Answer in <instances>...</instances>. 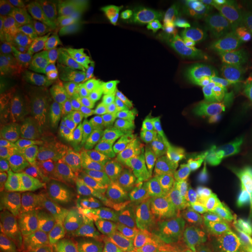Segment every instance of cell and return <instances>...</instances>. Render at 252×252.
Here are the masks:
<instances>
[{
	"label": "cell",
	"instance_id": "6125c7cd",
	"mask_svg": "<svg viewBox=\"0 0 252 252\" xmlns=\"http://www.w3.org/2000/svg\"><path fill=\"white\" fill-rule=\"evenodd\" d=\"M121 251H124V252H133L132 246H131V244H130L129 240H128V238H127L126 236H125V238H124V240H123V242H122Z\"/></svg>",
	"mask_w": 252,
	"mask_h": 252
},
{
	"label": "cell",
	"instance_id": "44dd1931",
	"mask_svg": "<svg viewBox=\"0 0 252 252\" xmlns=\"http://www.w3.org/2000/svg\"><path fill=\"white\" fill-rule=\"evenodd\" d=\"M125 90V85L113 64L98 73L91 86L88 101H97L113 95L116 91Z\"/></svg>",
	"mask_w": 252,
	"mask_h": 252
},
{
	"label": "cell",
	"instance_id": "d4e9b609",
	"mask_svg": "<svg viewBox=\"0 0 252 252\" xmlns=\"http://www.w3.org/2000/svg\"><path fill=\"white\" fill-rule=\"evenodd\" d=\"M38 63H44L48 67L58 73L65 81L77 74L65 51V48L53 49L43 52L37 56Z\"/></svg>",
	"mask_w": 252,
	"mask_h": 252
},
{
	"label": "cell",
	"instance_id": "e575fe53",
	"mask_svg": "<svg viewBox=\"0 0 252 252\" xmlns=\"http://www.w3.org/2000/svg\"><path fill=\"white\" fill-rule=\"evenodd\" d=\"M25 89L14 83L3 85L1 90V108L14 109L25 108Z\"/></svg>",
	"mask_w": 252,
	"mask_h": 252
},
{
	"label": "cell",
	"instance_id": "db71d44e",
	"mask_svg": "<svg viewBox=\"0 0 252 252\" xmlns=\"http://www.w3.org/2000/svg\"><path fill=\"white\" fill-rule=\"evenodd\" d=\"M232 192L252 210V192L247 189L241 182L235 179L232 183Z\"/></svg>",
	"mask_w": 252,
	"mask_h": 252
},
{
	"label": "cell",
	"instance_id": "ac0fdd59",
	"mask_svg": "<svg viewBox=\"0 0 252 252\" xmlns=\"http://www.w3.org/2000/svg\"><path fill=\"white\" fill-rule=\"evenodd\" d=\"M161 40L141 50L123 55L118 61V69L122 72L146 68L158 63L162 56Z\"/></svg>",
	"mask_w": 252,
	"mask_h": 252
},
{
	"label": "cell",
	"instance_id": "f907efd6",
	"mask_svg": "<svg viewBox=\"0 0 252 252\" xmlns=\"http://www.w3.org/2000/svg\"><path fill=\"white\" fill-rule=\"evenodd\" d=\"M126 236L132 246L133 252H155L153 248L145 240L140 229H137Z\"/></svg>",
	"mask_w": 252,
	"mask_h": 252
},
{
	"label": "cell",
	"instance_id": "6da1fadb",
	"mask_svg": "<svg viewBox=\"0 0 252 252\" xmlns=\"http://www.w3.org/2000/svg\"><path fill=\"white\" fill-rule=\"evenodd\" d=\"M92 180L71 181L61 189L60 215L65 235L78 252H87L99 221L100 196Z\"/></svg>",
	"mask_w": 252,
	"mask_h": 252
},
{
	"label": "cell",
	"instance_id": "f546056e",
	"mask_svg": "<svg viewBox=\"0 0 252 252\" xmlns=\"http://www.w3.org/2000/svg\"><path fill=\"white\" fill-rule=\"evenodd\" d=\"M204 165L205 162H201L198 159L185 156L176 162H172L170 165H167V168L180 187L191 177L201 171L204 168Z\"/></svg>",
	"mask_w": 252,
	"mask_h": 252
},
{
	"label": "cell",
	"instance_id": "bcb514c9",
	"mask_svg": "<svg viewBox=\"0 0 252 252\" xmlns=\"http://www.w3.org/2000/svg\"><path fill=\"white\" fill-rule=\"evenodd\" d=\"M11 33L0 32V76L1 81L4 85L10 84L11 81L9 80L8 68H7V51H8V43Z\"/></svg>",
	"mask_w": 252,
	"mask_h": 252
},
{
	"label": "cell",
	"instance_id": "7bdbcfd3",
	"mask_svg": "<svg viewBox=\"0 0 252 252\" xmlns=\"http://www.w3.org/2000/svg\"><path fill=\"white\" fill-rule=\"evenodd\" d=\"M160 221L166 229L167 234L170 237L189 229V220L174 215L169 212L163 211Z\"/></svg>",
	"mask_w": 252,
	"mask_h": 252
},
{
	"label": "cell",
	"instance_id": "680465c9",
	"mask_svg": "<svg viewBox=\"0 0 252 252\" xmlns=\"http://www.w3.org/2000/svg\"><path fill=\"white\" fill-rule=\"evenodd\" d=\"M164 252H183V251L179 242H177L173 237H170L164 246Z\"/></svg>",
	"mask_w": 252,
	"mask_h": 252
},
{
	"label": "cell",
	"instance_id": "681fc988",
	"mask_svg": "<svg viewBox=\"0 0 252 252\" xmlns=\"http://www.w3.org/2000/svg\"><path fill=\"white\" fill-rule=\"evenodd\" d=\"M19 3L30 15L52 16V12L47 3L42 0H19Z\"/></svg>",
	"mask_w": 252,
	"mask_h": 252
},
{
	"label": "cell",
	"instance_id": "9f6ffc18",
	"mask_svg": "<svg viewBox=\"0 0 252 252\" xmlns=\"http://www.w3.org/2000/svg\"><path fill=\"white\" fill-rule=\"evenodd\" d=\"M234 236L252 240V220L236 223L233 228Z\"/></svg>",
	"mask_w": 252,
	"mask_h": 252
},
{
	"label": "cell",
	"instance_id": "f5cc1de1",
	"mask_svg": "<svg viewBox=\"0 0 252 252\" xmlns=\"http://www.w3.org/2000/svg\"><path fill=\"white\" fill-rule=\"evenodd\" d=\"M112 140H115V138H114V135L112 134V132L110 131L109 127H98L95 130V132L91 136L88 148L93 149V147L100 144L102 142L112 141Z\"/></svg>",
	"mask_w": 252,
	"mask_h": 252
},
{
	"label": "cell",
	"instance_id": "ee69618b",
	"mask_svg": "<svg viewBox=\"0 0 252 252\" xmlns=\"http://www.w3.org/2000/svg\"><path fill=\"white\" fill-rule=\"evenodd\" d=\"M156 189L161 194H176L178 193L180 186L172 177L170 172L168 171L167 166L159 167Z\"/></svg>",
	"mask_w": 252,
	"mask_h": 252
},
{
	"label": "cell",
	"instance_id": "be15d7a7",
	"mask_svg": "<svg viewBox=\"0 0 252 252\" xmlns=\"http://www.w3.org/2000/svg\"><path fill=\"white\" fill-rule=\"evenodd\" d=\"M155 252H164V247H160Z\"/></svg>",
	"mask_w": 252,
	"mask_h": 252
},
{
	"label": "cell",
	"instance_id": "7a4b0ae2",
	"mask_svg": "<svg viewBox=\"0 0 252 252\" xmlns=\"http://www.w3.org/2000/svg\"><path fill=\"white\" fill-rule=\"evenodd\" d=\"M174 1H121L115 7L117 33L140 32L153 25L166 26L176 13Z\"/></svg>",
	"mask_w": 252,
	"mask_h": 252
},
{
	"label": "cell",
	"instance_id": "e0dca14e",
	"mask_svg": "<svg viewBox=\"0 0 252 252\" xmlns=\"http://www.w3.org/2000/svg\"><path fill=\"white\" fill-rule=\"evenodd\" d=\"M65 80L44 63H38L30 72L26 84L23 86L27 91H36L52 95L60 94Z\"/></svg>",
	"mask_w": 252,
	"mask_h": 252
},
{
	"label": "cell",
	"instance_id": "74e56055",
	"mask_svg": "<svg viewBox=\"0 0 252 252\" xmlns=\"http://www.w3.org/2000/svg\"><path fill=\"white\" fill-rule=\"evenodd\" d=\"M231 195H232V185L225 188L208 189L206 193L204 205L207 206L211 211L215 213L218 210L229 205Z\"/></svg>",
	"mask_w": 252,
	"mask_h": 252
},
{
	"label": "cell",
	"instance_id": "8992f818",
	"mask_svg": "<svg viewBox=\"0 0 252 252\" xmlns=\"http://www.w3.org/2000/svg\"><path fill=\"white\" fill-rule=\"evenodd\" d=\"M98 127L95 102L87 101L65 112L57 137L66 143L88 148L91 136Z\"/></svg>",
	"mask_w": 252,
	"mask_h": 252
},
{
	"label": "cell",
	"instance_id": "c3c4849f",
	"mask_svg": "<svg viewBox=\"0 0 252 252\" xmlns=\"http://www.w3.org/2000/svg\"><path fill=\"white\" fill-rule=\"evenodd\" d=\"M93 153L95 158L102 162H107L113 159L118 153V144L116 140L106 141L93 147Z\"/></svg>",
	"mask_w": 252,
	"mask_h": 252
},
{
	"label": "cell",
	"instance_id": "ba28073f",
	"mask_svg": "<svg viewBox=\"0 0 252 252\" xmlns=\"http://www.w3.org/2000/svg\"><path fill=\"white\" fill-rule=\"evenodd\" d=\"M45 153L54 164L76 173L96 174L107 165V162L97 160L93 153L57 141L46 145Z\"/></svg>",
	"mask_w": 252,
	"mask_h": 252
},
{
	"label": "cell",
	"instance_id": "277c9868",
	"mask_svg": "<svg viewBox=\"0 0 252 252\" xmlns=\"http://www.w3.org/2000/svg\"><path fill=\"white\" fill-rule=\"evenodd\" d=\"M118 153L120 157L131 163H147L155 167L167 164L171 157V144L146 138L141 135L115 127Z\"/></svg>",
	"mask_w": 252,
	"mask_h": 252
},
{
	"label": "cell",
	"instance_id": "5b68a950",
	"mask_svg": "<svg viewBox=\"0 0 252 252\" xmlns=\"http://www.w3.org/2000/svg\"><path fill=\"white\" fill-rule=\"evenodd\" d=\"M53 16L65 36L90 48L107 61L114 56L111 46L105 44L94 34L82 11L76 3L71 2L61 5L54 9Z\"/></svg>",
	"mask_w": 252,
	"mask_h": 252
},
{
	"label": "cell",
	"instance_id": "30bf717a",
	"mask_svg": "<svg viewBox=\"0 0 252 252\" xmlns=\"http://www.w3.org/2000/svg\"><path fill=\"white\" fill-rule=\"evenodd\" d=\"M100 187L108 203L125 209L140 194L135 188L133 181L122 163L115 164L102 174Z\"/></svg>",
	"mask_w": 252,
	"mask_h": 252
},
{
	"label": "cell",
	"instance_id": "816d5d0a",
	"mask_svg": "<svg viewBox=\"0 0 252 252\" xmlns=\"http://www.w3.org/2000/svg\"><path fill=\"white\" fill-rule=\"evenodd\" d=\"M215 226L217 227H234L236 224V220L234 213L229 205L214 213Z\"/></svg>",
	"mask_w": 252,
	"mask_h": 252
},
{
	"label": "cell",
	"instance_id": "7402d4cb",
	"mask_svg": "<svg viewBox=\"0 0 252 252\" xmlns=\"http://www.w3.org/2000/svg\"><path fill=\"white\" fill-rule=\"evenodd\" d=\"M64 48L77 72H88L107 61L100 54L79 42L66 40Z\"/></svg>",
	"mask_w": 252,
	"mask_h": 252
},
{
	"label": "cell",
	"instance_id": "ffe728a7",
	"mask_svg": "<svg viewBox=\"0 0 252 252\" xmlns=\"http://www.w3.org/2000/svg\"><path fill=\"white\" fill-rule=\"evenodd\" d=\"M0 143L2 151H25V142L21 135L18 122L9 109L0 111Z\"/></svg>",
	"mask_w": 252,
	"mask_h": 252
},
{
	"label": "cell",
	"instance_id": "cb8c5ba5",
	"mask_svg": "<svg viewBox=\"0 0 252 252\" xmlns=\"http://www.w3.org/2000/svg\"><path fill=\"white\" fill-rule=\"evenodd\" d=\"M30 14L19 1L1 0L0 2V28L7 33L17 32Z\"/></svg>",
	"mask_w": 252,
	"mask_h": 252
},
{
	"label": "cell",
	"instance_id": "b9f144b4",
	"mask_svg": "<svg viewBox=\"0 0 252 252\" xmlns=\"http://www.w3.org/2000/svg\"><path fill=\"white\" fill-rule=\"evenodd\" d=\"M189 125L186 124L185 126L180 128L178 135H176V137L173 139V143L171 145V157L167 162V164L170 162H176L182 157H185V155L188 153L187 145H188V139H189Z\"/></svg>",
	"mask_w": 252,
	"mask_h": 252
},
{
	"label": "cell",
	"instance_id": "d6a6232c",
	"mask_svg": "<svg viewBox=\"0 0 252 252\" xmlns=\"http://www.w3.org/2000/svg\"><path fill=\"white\" fill-rule=\"evenodd\" d=\"M124 212V234L127 235L139 229L147 221L140 196L123 209Z\"/></svg>",
	"mask_w": 252,
	"mask_h": 252
},
{
	"label": "cell",
	"instance_id": "d6986e66",
	"mask_svg": "<svg viewBox=\"0 0 252 252\" xmlns=\"http://www.w3.org/2000/svg\"><path fill=\"white\" fill-rule=\"evenodd\" d=\"M9 110H11L18 122L21 135L25 142V152H34L50 142V138L38 129L26 108H14Z\"/></svg>",
	"mask_w": 252,
	"mask_h": 252
},
{
	"label": "cell",
	"instance_id": "f6af8a7d",
	"mask_svg": "<svg viewBox=\"0 0 252 252\" xmlns=\"http://www.w3.org/2000/svg\"><path fill=\"white\" fill-rule=\"evenodd\" d=\"M41 252H78V251L65 234H58L48 239Z\"/></svg>",
	"mask_w": 252,
	"mask_h": 252
},
{
	"label": "cell",
	"instance_id": "6f0895ef",
	"mask_svg": "<svg viewBox=\"0 0 252 252\" xmlns=\"http://www.w3.org/2000/svg\"><path fill=\"white\" fill-rule=\"evenodd\" d=\"M27 92L34 98V100H36L37 103L46 106V107L54 106L56 103V100H57V95H52V94L39 93L36 91H27Z\"/></svg>",
	"mask_w": 252,
	"mask_h": 252
},
{
	"label": "cell",
	"instance_id": "60d3db41",
	"mask_svg": "<svg viewBox=\"0 0 252 252\" xmlns=\"http://www.w3.org/2000/svg\"><path fill=\"white\" fill-rule=\"evenodd\" d=\"M179 245L183 252H209L203 232L192 231L182 236Z\"/></svg>",
	"mask_w": 252,
	"mask_h": 252
},
{
	"label": "cell",
	"instance_id": "94428289",
	"mask_svg": "<svg viewBox=\"0 0 252 252\" xmlns=\"http://www.w3.org/2000/svg\"><path fill=\"white\" fill-rule=\"evenodd\" d=\"M9 252H39L36 248H34L33 246H23L17 248L15 250H12Z\"/></svg>",
	"mask_w": 252,
	"mask_h": 252
},
{
	"label": "cell",
	"instance_id": "7dc6e473",
	"mask_svg": "<svg viewBox=\"0 0 252 252\" xmlns=\"http://www.w3.org/2000/svg\"><path fill=\"white\" fill-rule=\"evenodd\" d=\"M229 206L234 213L236 223L252 220V210L232 192Z\"/></svg>",
	"mask_w": 252,
	"mask_h": 252
},
{
	"label": "cell",
	"instance_id": "5bb4252c",
	"mask_svg": "<svg viewBox=\"0 0 252 252\" xmlns=\"http://www.w3.org/2000/svg\"><path fill=\"white\" fill-rule=\"evenodd\" d=\"M25 98V108L38 129L50 139L54 136H57L65 116L64 109L57 107L56 105L52 107L43 106L34 100L26 90Z\"/></svg>",
	"mask_w": 252,
	"mask_h": 252
},
{
	"label": "cell",
	"instance_id": "11a10c76",
	"mask_svg": "<svg viewBox=\"0 0 252 252\" xmlns=\"http://www.w3.org/2000/svg\"><path fill=\"white\" fill-rule=\"evenodd\" d=\"M228 252H252V240L235 237L229 245Z\"/></svg>",
	"mask_w": 252,
	"mask_h": 252
},
{
	"label": "cell",
	"instance_id": "f1b7e54d",
	"mask_svg": "<svg viewBox=\"0 0 252 252\" xmlns=\"http://www.w3.org/2000/svg\"><path fill=\"white\" fill-rule=\"evenodd\" d=\"M136 107L149 119L152 123L165 116L174 109L169 105V99L166 96L162 97H148L144 95H137L132 97Z\"/></svg>",
	"mask_w": 252,
	"mask_h": 252
},
{
	"label": "cell",
	"instance_id": "7c38bea8",
	"mask_svg": "<svg viewBox=\"0 0 252 252\" xmlns=\"http://www.w3.org/2000/svg\"><path fill=\"white\" fill-rule=\"evenodd\" d=\"M76 4L82 11L94 34L102 42L111 46L116 35L115 29H117L113 8L99 1L83 0L76 2Z\"/></svg>",
	"mask_w": 252,
	"mask_h": 252
},
{
	"label": "cell",
	"instance_id": "8d00e7d4",
	"mask_svg": "<svg viewBox=\"0 0 252 252\" xmlns=\"http://www.w3.org/2000/svg\"><path fill=\"white\" fill-rule=\"evenodd\" d=\"M139 229L145 240L154 251L162 247L165 237L168 235L161 221H146Z\"/></svg>",
	"mask_w": 252,
	"mask_h": 252
},
{
	"label": "cell",
	"instance_id": "ab89813d",
	"mask_svg": "<svg viewBox=\"0 0 252 252\" xmlns=\"http://www.w3.org/2000/svg\"><path fill=\"white\" fill-rule=\"evenodd\" d=\"M159 202L163 211L169 212L174 215L185 218L189 214V206L183 202L180 196L176 194H161L159 192Z\"/></svg>",
	"mask_w": 252,
	"mask_h": 252
},
{
	"label": "cell",
	"instance_id": "1f68e13d",
	"mask_svg": "<svg viewBox=\"0 0 252 252\" xmlns=\"http://www.w3.org/2000/svg\"><path fill=\"white\" fill-rule=\"evenodd\" d=\"M206 187L207 182L202 169L193 177H191L189 180H187L184 184H182L177 194L183 202L190 206L201 197Z\"/></svg>",
	"mask_w": 252,
	"mask_h": 252
},
{
	"label": "cell",
	"instance_id": "3957f363",
	"mask_svg": "<svg viewBox=\"0 0 252 252\" xmlns=\"http://www.w3.org/2000/svg\"><path fill=\"white\" fill-rule=\"evenodd\" d=\"M16 225L24 246L44 240L53 228V213L45 194L38 189L27 190L17 215Z\"/></svg>",
	"mask_w": 252,
	"mask_h": 252
},
{
	"label": "cell",
	"instance_id": "91938a15",
	"mask_svg": "<svg viewBox=\"0 0 252 252\" xmlns=\"http://www.w3.org/2000/svg\"><path fill=\"white\" fill-rule=\"evenodd\" d=\"M241 32L244 37L248 39H252V20L244 25Z\"/></svg>",
	"mask_w": 252,
	"mask_h": 252
},
{
	"label": "cell",
	"instance_id": "9a60e30c",
	"mask_svg": "<svg viewBox=\"0 0 252 252\" xmlns=\"http://www.w3.org/2000/svg\"><path fill=\"white\" fill-rule=\"evenodd\" d=\"M123 234V209L108 202L102 207L99 216L100 244L103 252H115Z\"/></svg>",
	"mask_w": 252,
	"mask_h": 252
},
{
	"label": "cell",
	"instance_id": "836d02e7",
	"mask_svg": "<svg viewBox=\"0 0 252 252\" xmlns=\"http://www.w3.org/2000/svg\"><path fill=\"white\" fill-rule=\"evenodd\" d=\"M96 118L99 127H109L116 119L118 111L117 96L111 95L94 101Z\"/></svg>",
	"mask_w": 252,
	"mask_h": 252
},
{
	"label": "cell",
	"instance_id": "484cf974",
	"mask_svg": "<svg viewBox=\"0 0 252 252\" xmlns=\"http://www.w3.org/2000/svg\"><path fill=\"white\" fill-rule=\"evenodd\" d=\"M126 169L139 194L156 188L159 167L147 163H133L127 165Z\"/></svg>",
	"mask_w": 252,
	"mask_h": 252
},
{
	"label": "cell",
	"instance_id": "2e32d148",
	"mask_svg": "<svg viewBox=\"0 0 252 252\" xmlns=\"http://www.w3.org/2000/svg\"><path fill=\"white\" fill-rule=\"evenodd\" d=\"M101 67L102 64L88 72L77 73L66 80L57 96L55 105L65 110V108L70 106H74L84 99H88L92 83L98 75Z\"/></svg>",
	"mask_w": 252,
	"mask_h": 252
},
{
	"label": "cell",
	"instance_id": "603a6c76",
	"mask_svg": "<svg viewBox=\"0 0 252 252\" xmlns=\"http://www.w3.org/2000/svg\"><path fill=\"white\" fill-rule=\"evenodd\" d=\"M239 165L237 161H223L213 164L205 163L203 172L208 189L225 188L232 185L234 169Z\"/></svg>",
	"mask_w": 252,
	"mask_h": 252
},
{
	"label": "cell",
	"instance_id": "f35d334b",
	"mask_svg": "<svg viewBox=\"0 0 252 252\" xmlns=\"http://www.w3.org/2000/svg\"><path fill=\"white\" fill-rule=\"evenodd\" d=\"M214 226V212L205 205L199 207L189 220V229H193L194 231L204 232Z\"/></svg>",
	"mask_w": 252,
	"mask_h": 252
},
{
	"label": "cell",
	"instance_id": "52a82bcc",
	"mask_svg": "<svg viewBox=\"0 0 252 252\" xmlns=\"http://www.w3.org/2000/svg\"><path fill=\"white\" fill-rule=\"evenodd\" d=\"M41 52L26 35L11 33L7 51V68L11 83L24 86L30 72L38 63L37 56Z\"/></svg>",
	"mask_w": 252,
	"mask_h": 252
},
{
	"label": "cell",
	"instance_id": "83f0119b",
	"mask_svg": "<svg viewBox=\"0 0 252 252\" xmlns=\"http://www.w3.org/2000/svg\"><path fill=\"white\" fill-rule=\"evenodd\" d=\"M28 183L21 182L2 189L1 192V220L2 222L18 212L23 199L27 192Z\"/></svg>",
	"mask_w": 252,
	"mask_h": 252
},
{
	"label": "cell",
	"instance_id": "8fae6325",
	"mask_svg": "<svg viewBox=\"0 0 252 252\" xmlns=\"http://www.w3.org/2000/svg\"><path fill=\"white\" fill-rule=\"evenodd\" d=\"M54 20L52 16L30 15L17 32L26 35L41 53L64 48L66 40Z\"/></svg>",
	"mask_w": 252,
	"mask_h": 252
},
{
	"label": "cell",
	"instance_id": "4316f807",
	"mask_svg": "<svg viewBox=\"0 0 252 252\" xmlns=\"http://www.w3.org/2000/svg\"><path fill=\"white\" fill-rule=\"evenodd\" d=\"M154 42L157 41H154L140 32H121L115 35L111 47L114 55L117 54L122 57L123 55L152 45Z\"/></svg>",
	"mask_w": 252,
	"mask_h": 252
},
{
	"label": "cell",
	"instance_id": "d590c367",
	"mask_svg": "<svg viewBox=\"0 0 252 252\" xmlns=\"http://www.w3.org/2000/svg\"><path fill=\"white\" fill-rule=\"evenodd\" d=\"M147 221H160L163 209L159 202V191L156 188L139 195Z\"/></svg>",
	"mask_w": 252,
	"mask_h": 252
},
{
	"label": "cell",
	"instance_id": "4dcf8cb0",
	"mask_svg": "<svg viewBox=\"0 0 252 252\" xmlns=\"http://www.w3.org/2000/svg\"><path fill=\"white\" fill-rule=\"evenodd\" d=\"M234 227H217L214 226L204 231L209 252H223L232 242L234 236Z\"/></svg>",
	"mask_w": 252,
	"mask_h": 252
},
{
	"label": "cell",
	"instance_id": "9c48e42d",
	"mask_svg": "<svg viewBox=\"0 0 252 252\" xmlns=\"http://www.w3.org/2000/svg\"><path fill=\"white\" fill-rule=\"evenodd\" d=\"M116 127L146 138L171 143V138L145 117L131 96L119 95Z\"/></svg>",
	"mask_w": 252,
	"mask_h": 252
},
{
	"label": "cell",
	"instance_id": "4fadbf2b",
	"mask_svg": "<svg viewBox=\"0 0 252 252\" xmlns=\"http://www.w3.org/2000/svg\"><path fill=\"white\" fill-rule=\"evenodd\" d=\"M246 12L217 10L203 16V21L210 27L217 39L226 50H232L238 32L240 21Z\"/></svg>",
	"mask_w": 252,
	"mask_h": 252
}]
</instances>
